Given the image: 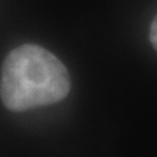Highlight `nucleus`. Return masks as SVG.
Instances as JSON below:
<instances>
[{"label": "nucleus", "instance_id": "nucleus-2", "mask_svg": "<svg viewBox=\"0 0 157 157\" xmlns=\"http://www.w3.org/2000/svg\"><path fill=\"white\" fill-rule=\"evenodd\" d=\"M150 41H151L154 50L157 51V15H156V17L153 19L151 26H150Z\"/></svg>", "mask_w": 157, "mask_h": 157}, {"label": "nucleus", "instance_id": "nucleus-1", "mask_svg": "<svg viewBox=\"0 0 157 157\" xmlns=\"http://www.w3.org/2000/svg\"><path fill=\"white\" fill-rule=\"evenodd\" d=\"M70 92V76L52 52L34 44H23L6 57L0 98L15 112L47 106L64 99Z\"/></svg>", "mask_w": 157, "mask_h": 157}]
</instances>
